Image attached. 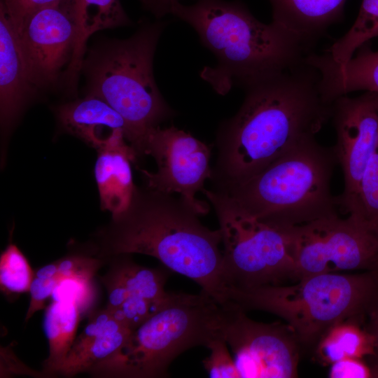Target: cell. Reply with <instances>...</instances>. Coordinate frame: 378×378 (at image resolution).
Listing matches in <instances>:
<instances>
[{
    "mask_svg": "<svg viewBox=\"0 0 378 378\" xmlns=\"http://www.w3.org/2000/svg\"><path fill=\"white\" fill-rule=\"evenodd\" d=\"M57 274L64 278L92 280L105 260L97 258L89 244L83 245L56 260Z\"/></svg>",
    "mask_w": 378,
    "mask_h": 378,
    "instance_id": "obj_27",
    "label": "cell"
},
{
    "mask_svg": "<svg viewBox=\"0 0 378 378\" xmlns=\"http://www.w3.org/2000/svg\"><path fill=\"white\" fill-rule=\"evenodd\" d=\"M220 305L200 294L171 293L164 304L130 335L115 356L91 369L99 377L156 378L167 375L180 354L199 346L208 347L218 334Z\"/></svg>",
    "mask_w": 378,
    "mask_h": 378,
    "instance_id": "obj_7",
    "label": "cell"
},
{
    "mask_svg": "<svg viewBox=\"0 0 378 378\" xmlns=\"http://www.w3.org/2000/svg\"><path fill=\"white\" fill-rule=\"evenodd\" d=\"M92 280L78 278H64L54 290L52 300L69 299L75 301L82 313L92 305L95 299V290Z\"/></svg>",
    "mask_w": 378,
    "mask_h": 378,
    "instance_id": "obj_30",
    "label": "cell"
},
{
    "mask_svg": "<svg viewBox=\"0 0 378 378\" xmlns=\"http://www.w3.org/2000/svg\"><path fill=\"white\" fill-rule=\"evenodd\" d=\"M109 262V270L99 278L107 292L108 302L106 307L113 309L119 307L131 294L116 267Z\"/></svg>",
    "mask_w": 378,
    "mask_h": 378,
    "instance_id": "obj_32",
    "label": "cell"
},
{
    "mask_svg": "<svg viewBox=\"0 0 378 378\" xmlns=\"http://www.w3.org/2000/svg\"><path fill=\"white\" fill-rule=\"evenodd\" d=\"M202 192L213 205L218 220L223 245V275L227 293L298 281L288 230L272 227L240 212L213 190L204 188Z\"/></svg>",
    "mask_w": 378,
    "mask_h": 378,
    "instance_id": "obj_8",
    "label": "cell"
},
{
    "mask_svg": "<svg viewBox=\"0 0 378 378\" xmlns=\"http://www.w3.org/2000/svg\"><path fill=\"white\" fill-rule=\"evenodd\" d=\"M337 141L333 150L344 181L338 208L349 215L355 204L358 188L371 154L378 144V93L336 99L332 105Z\"/></svg>",
    "mask_w": 378,
    "mask_h": 378,
    "instance_id": "obj_13",
    "label": "cell"
},
{
    "mask_svg": "<svg viewBox=\"0 0 378 378\" xmlns=\"http://www.w3.org/2000/svg\"><path fill=\"white\" fill-rule=\"evenodd\" d=\"M210 354L202 361L210 377L240 378V374L231 356L227 344L220 337H215L207 347Z\"/></svg>",
    "mask_w": 378,
    "mask_h": 378,
    "instance_id": "obj_29",
    "label": "cell"
},
{
    "mask_svg": "<svg viewBox=\"0 0 378 378\" xmlns=\"http://www.w3.org/2000/svg\"><path fill=\"white\" fill-rule=\"evenodd\" d=\"M62 279L64 277L59 274L50 279L34 277L29 290L30 301L25 315V322H27L36 312L45 308L48 298L52 296L54 290Z\"/></svg>",
    "mask_w": 378,
    "mask_h": 378,
    "instance_id": "obj_31",
    "label": "cell"
},
{
    "mask_svg": "<svg viewBox=\"0 0 378 378\" xmlns=\"http://www.w3.org/2000/svg\"><path fill=\"white\" fill-rule=\"evenodd\" d=\"M57 275L56 260L38 268L34 272V276L40 279H50Z\"/></svg>",
    "mask_w": 378,
    "mask_h": 378,
    "instance_id": "obj_37",
    "label": "cell"
},
{
    "mask_svg": "<svg viewBox=\"0 0 378 378\" xmlns=\"http://www.w3.org/2000/svg\"><path fill=\"white\" fill-rule=\"evenodd\" d=\"M348 216L378 235V144L370 157L354 206Z\"/></svg>",
    "mask_w": 378,
    "mask_h": 378,
    "instance_id": "obj_25",
    "label": "cell"
},
{
    "mask_svg": "<svg viewBox=\"0 0 378 378\" xmlns=\"http://www.w3.org/2000/svg\"><path fill=\"white\" fill-rule=\"evenodd\" d=\"M218 334L231 348L240 378L298 377L302 344L286 323H265L228 303L220 305Z\"/></svg>",
    "mask_w": 378,
    "mask_h": 378,
    "instance_id": "obj_10",
    "label": "cell"
},
{
    "mask_svg": "<svg viewBox=\"0 0 378 378\" xmlns=\"http://www.w3.org/2000/svg\"><path fill=\"white\" fill-rule=\"evenodd\" d=\"M34 271L27 258L11 241L0 255V288L7 296L29 292Z\"/></svg>",
    "mask_w": 378,
    "mask_h": 378,
    "instance_id": "obj_26",
    "label": "cell"
},
{
    "mask_svg": "<svg viewBox=\"0 0 378 378\" xmlns=\"http://www.w3.org/2000/svg\"><path fill=\"white\" fill-rule=\"evenodd\" d=\"M13 19L0 2V121L6 139L36 91Z\"/></svg>",
    "mask_w": 378,
    "mask_h": 378,
    "instance_id": "obj_14",
    "label": "cell"
},
{
    "mask_svg": "<svg viewBox=\"0 0 378 378\" xmlns=\"http://www.w3.org/2000/svg\"><path fill=\"white\" fill-rule=\"evenodd\" d=\"M181 197L136 186L122 212L98 229L89 241L105 260L139 253L158 259L170 271L196 282L220 305L227 302L220 229L211 230Z\"/></svg>",
    "mask_w": 378,
    "mask_h": 378,
    "instance_id": "obj_2",
    "label": "cell"
},
{
    "mask_svg": "<svg viewBox=\"0 0 378 378\" xmlns=\"http://www.w3.org/2000/svg\"><path fill=\"white\" fill-rule=\"evenodd\" d=\"M370 368L372 377L378 378V356L371 355L364 359Z\"/></svg>",
    "mask_w": 378,
    "mask_h": 378,
    "instance_id": "obj_38",
    "label": "cell"
},
{
    "mask_svg": "<svg viewBox=\"0 0 378 378\" xmlns=\"http://www.w3.org/2000/svg\"><path fill=\"white\" fill-rule=\"evenodd\" d=\"M143 8L150 12L156 18L160 19L170 14L172 6L180 0H140Z\"/></svg>",
    "mask_w": 378,
    "mask_h": 378,
    "instance_id": "obj_36",
    "label": "cell"
},
{
    "mask_svg": "<svg viewBox=\"0 0 378 378\" xmlns=\"http://www.w3.org/2000/svg\"><path fill=\"white\" fill-rule=\"evenodd\" d=\"M169 298L163 301H153L130 295L119 307L107 309L116 321L133 331L160 310Z\"/></svg>",
    "mask_w": 378,
    "mask_h": 378,
    "instance_id": "obj_28",
    "label": "cell"
},
{
    "mask_svg": "<svg viewBox=\"0 0 378 378\" xmlns=\"http://www.w3.org/2000/svg\"><path fill=\"white\" fill-rule=\"evenodd\" d=\"M378 36V0H363L358 15L348 31L327 52L337 63L350 59L357 50Z\"/></svg>",
    "mask_w": 378,
    "mask_h": 378,
    "instance_id": "obj_24",
    "label": "cell"
},
{
    "mask_svg": "<svg viewBox=\"0 0 378 378\" xmlns=\"http://www.w3.org/2000/svg\"><path fill=\"white\" fill-rule=\"evenodd\" d=\"M59 127L98 150L127 145L124 118L102 99L85 97L59 105L55 110Z\"/></svg>",
    "mask_w": 378,
    "mask_h": 378,
    "instance_id": "obj_15",
    "label": "cell"
},
{
    "mask_svg": "<svg viewBox=\"0 0 378 378\" xmlns=\"http://www.w3.org/2000/svg\"><path fill=\"white\" fill-rule=\"evenodd\" d=\"M363 327L372 335L378 356V280L360 321Z\"/></svg>",
    "mask_w": 378,
    "mask_h": 378,
    "instance_id": "obj_35",
    "label": "cell"
},
{
    "mask_svg": "<svg viewBox=\"0 0 378 378\" xmlns=\"http://www.w3.org/2000/svg\"><path fill=\"white\" fill-rule=\"evenodd\" d=\"M76 23V40L68 66L72 74L80 72L85 44L94 32L131 24L120 0H72Z\"/></svg>",
    "mask_w": 378,
    "mask_h": 378,
    "instance_id": "obj_20",
    "label": "cell"
},
{
    "mask_svg": "<svg viewBox=\"0 0 378 378\" xmlns=\"http://www.w3.org/2000/svg\"><path fill=\"white\" fill-rule=\"evenodd\" d=\"M337 164L333 147L312 139L249 179L214 190L240 212L287 230L337 215V197L330 192Z\"/></svg>",
    "mask_w": 378,
    "mask_h": 378,
    "instance_id": "obj_4",
    "label": "cell"
},
{
    "mask_svg": "<svg viewBox=\"0 0 378 378\" xmlns=\"http://www.w3.org/2000/svg\"><path fill=\"white\" fill-rule=\"evenodd\" d=\"M138 160L130 144L97 151L94 175L100 206L112 216L125 210L131 202L136 187L131 163Z\"/></svg>",
    "mask_w": 378,
    "mask_h": 378,
    "instance_id": "obj_17",
    "label": "cell"
},
{
    "mask_svg": "<svg viewBox=\"0 0 378 378\" xmlns=\"http://www.w3.org/2000/svg\"><path fill=\"white\" fill-rule=\"evenodd\" d=\"M298 280L321 273L378 270V235L351 216L288 229Z\"/></svg>",
    "mask_w": 378,
    "mask_h": 378,
    "instance_id": "obj_9",
    "label": "cell"
},
{
    "mask_svg": "<svg viewBox=\"0 0 378 378\" xmlns=\"http://www.w3.org/2000/svg\"><path fill=\"white\" fill-rule=\"evenodd\" d=\"M130 255H118L108 261V263L111 262L116 267L130 294L153 301L167 299L171 293L164 290L168 269L139 265L132 260Z\"/></svg>",
    "mask_w": 378,
    "mask_h": 378,
    "instance_id": "obj_23",
    "label": "cell"
},
{
    "mask_svg": "<svg viewBox=\"0 0 378 378\" xmlns=\"http://www.w3.org/2000/svg\"><path fill=\"white\" fill-rule=\"evenodd\" d=\"M132 332L112 316L104 331L77 356L66 360L58 374L70 377L80 372H88L97 364L119 353L126 345Z\"/></svg>",
    "mask_w": 378,
    "mask_h": 378,
    "instance_id": "obj_22",
    "label": "cell"
},
{
    "mask_svg": "<svg viewBox=\"0 0 378 378\" xmlns=\"http://www.w3.org/2000/svg\"><path fill=\"white\" fill-rule=\"evenodd\" d=\"M275 24L309 46L344 15L346 0H269Z\"/></svg>",
    "mask_w": 378,
    "mask_h": 378,
    "instance_id": "obj_18",
    "label": "cell"
},
{
    "mask_svg": "<svg viewBox=\"0 0 378 378\" xmlns=\"http://www.w3.org/2000/svg\"><path fill=\"white\" fill-rule=\"evenodd\" d=\"M170 14L190 25L215 55L216 64L200 75L221 95L301 65L312 52L298 36L273 22H261L239 0L177 2Z\"/></svg>",
    "mask_w": 378,
    "mask_h": 378,
    "instance_id": "obj_3",
    "label": "cell"
},
{
    "mask_svg": "<svg viewBox=\"0 0 378 378\" xmlns=\"http://www.w3.org/2000/svg\"><path fill=\"white\" fill-rule=\"evenodd\" d=\"M15 28L33 85L37 89L55 84L75 48L73 1L61 0L36 10Z\"/></svg>",
    "mask_w": 378,
    "mask_h": 378,
    "instance_id": "obj_12",
    "label": "cell"
},
{
    "mask_svg": "<svg viewBox=\"0 0 378 378\" xmlns=\"http://www.w3.org/2000/svg\"><path fill=\"white\" fill-rule=\"evenodd\" d=\"M320 74L307 63L246 88L238 112L217 134L212 169L215 190L245 181L303 143L331 118L332 103L321 90Z\"/></svg>",
    "mask_w": 378,
    "mask_h": 378,
    "instance_id": "obj_1",
    "label": "cell"
},
{
    "mask_svg": "<svg viewBox=\"0 0 378 378\" xmlns=\"http://www.w3.org/2000/svg\"><path fill=\"white\" fill-rule=\"evenodd\" d=\"M82 314L78 304L69 299L52 300L46 307L43 329L49 354L43 363L44 375L58 374L75 341Z\"/></svg>",
    "mask_w": 378,
    "mask_h": 378,
    "instance_id": "obj_19",
    "label": "cell"
},
{
    "mask_svg": "<svg viewBox=\"0 0 378 378\" xmlns=\"http://www.w3.org/2000/svg\"><path fill=\"white\" fill-rule=\"evenodd\" d=\"M331 378H371L370 368L363 359L345 358L330 365Z\"/></svg>",
    "mask_w": 378,
    "mask_h": 378,
    "instance_id": "obj_33",
    "label": "cell"
},
{
    "mask_svg": "<svg viewBox=\"0 0 378 378\" xmlns=\"http://www.w3.org/2000/svg\"><path fill=\"white\" fill-rule=\"evenodd\" d=\"M374 354L373 337L356 318L334 325L316 344V358L324 365L345 358L364 360Z\"/></svg>",
    "mask_w": 378,
    "mask_h": 378,
    "instance_id": "obj_21",
    "label": "cell"
},
{
    "mask_svg": "<svg viewBox=\"0 0 378 378\" xmlns=\"http://www.w3.org/2000/svg\"><path fill=\"white\" fill-rule=\"evenodd\" d=\"M211 150L207 144L174 125L151 129L146 138L144 155L152 156L158 169L153 173L140 169L145 186L162 192H177L200 214L209 211L206 202L195 195L211 179Z\"/></svg>",
    "mask_w": 378,
    "mask_h": 378,
    "instance_id": "obj_11",
    "label": "cell"
},
{
    "mask_svg": "<svg viewBox=\"0 0 378 378\" xmlns=\"http://www.w3.org/2000/svg\"><path fill=\"white\" fill-rule=\"evenodd\" d=\"M378 280L377 271L321 273L292 285L228 291L227 303L261 310L286 321L302 346L316 345L334 325L360 320Z\"/></svg>",
    "mask_w": 378,
    "mask_h": 378,
    "instance_id": "obj_6",
    "label": "cell"
},
{
    "mask_svg": "<svg viewBox=\"0 0 378 378\" xmlns=\"http://www.w3.org/2000/svg\"><path fill=\"white\" fill-rule=\"evenodd\" d=\"M166 22L141 24L126 39H115L92 51L82 69L87 94L107 102L125 120L127 141L138 159L149 131L176 115L164 100L154 78L153 64Z\"/></svg>",
    "mask_w": 378,
    "mask_h": 378,
    "instance_id": "obj_5",
    "label": "cell"
},
{
    "mask_svg": "<svg viewBox=\"0 0 378 378\" xmlns=\"http://www.w3.org/2000/svg\"><path fill=\"white\" fill-rule=\"evenodd\" d=\"M367 44L344 63L335 62L328 52H312L307 56L306 62L320 74L321 90L326 101L332 103L356 91L378 93V50H372Z\"/></svg>",
    "mask_w": 378,
    "mask_h": 378,
    "instance_id": "obj_16",
    "label": "cell"
},
{
    "mask_svg": "<svg viewBox=\"0 0 378 378\" xmlns=\"http://www.w3.org/2000/svg\"><path fill=\"white\" fill-rule=\"evenodd\" d=\"M61 0H1L18 27L31 13Z\"/></svg>",
    "mask_w": 378,
    "mask_h": 378,
    "instance_id": "obj_34",
    "label": "cell"
}]
</instances>
